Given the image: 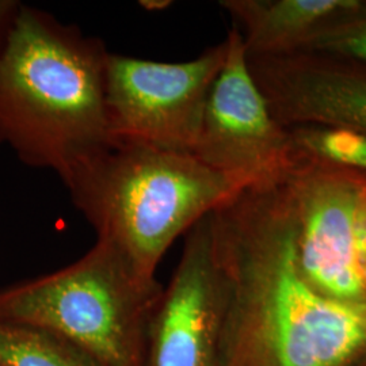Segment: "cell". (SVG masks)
Masks as SVG:
<instances>
[{
    "label": "cell",
    "instance_id": "7c38bea8",
    "mask_svg": "<svg viewBox=\"0 0 366 366\" xmlns=\"http://www.w3.org/2000/svg\"><path fill=\"white\" fill-rule=\"evenodd\" d=\"M290 131L308 154L366 174L365 136L327 128H295Z\"/></svg>",
    "mask_w": 366,
    "mask_h": 366
},
{
    "label": "cell",
    "instance_id": "4fadbf2b",
    "mask_svg": "<svg viewBox=\"0 0 366 366\" xmlns=\"http://www.w3.org/2000/svg\"><path fill=\"white\" fill-rule=\"evenodd\" d=\"M302 52L330 54L366 66V14L328 29Z\"/></svg>",
    "mask_w": 366,
    "mask_h": 366
},
{
    "label": "cell",
    "instance_id": "52a82bcc",
    "mask_svg": "<svg viewBox=\"0 0 366 366\" xmlns=\"http://www.w3.org/2000/svg\"><path fill=\"white\" fill-rule=\"evenodd\" d=\"M362 181L364 172L311 154L285 179L301 273L332 300L366 302L357 249Z\"/></svg>",
    "mask_w": 366,
    "mask_h": 366
},
{
    "label": "cell",
    "instance_id": "277c9868",
    "mask_svg": "<svg viewBox=\"0 0 366 366\" xmlns=\"http://www.w3.org/2000/svg\"><path fill=\"white\" fill-rule=\"evenodd\" d=\"M163 287L137 274L105 240L78 261L0 289V322L39 328L94 366H145L148 330Z\"/></svg>",
    "mask_w": 366,
    "mask_h": 366
},
{
    "label": "cell",
    "instance_id": "6da1fadb",
    "mask_svg": "<svg viewBox=\"0 0 366 366\" xmlns=\"http://www.w3.org/2000/svg\"><path fill=\"white\" fill-rule=\"evenodd\" d=\"M225 290L220 366H355L366 302L319 293L301 273L285 181L249 187L209 214Z\"/></svg>",
    "mask_w": 366,
    "mask_h": 366
},
{
    "label": "cell",
    "instance_id": "2e32d148",
    "mask_svg": "<svg viewBox=\"0 0 366 366\" xmlns=\"http://www.w3.org/2000/svg\"><path fill=\"white\" fill-rule=\"evenodd\" d=\"M355 366H366V360L365 361H362V362H360V364H357Z\"/></svg>",
    "mask_w": 366,
    "mask_h": 366
},
{
    "label": "cell",
    "instance_id": "5b68a950",
    "mask_svg": "<svg viewBox=\"0 0 366 366\" xmlns=\"http://www.w3.org/2000/svg\"><path fill=\"white\" fill-rule=\"evenodd\" d=\"M225 39L193 60L154 61L110 53L105 101L114 144L190 154L210 87L222 69Z\"/></svg>",
    "mask_w": 366,
    "mask_h": 366
},
{
    "label": "cell",
    "instance_id": "8992f818",
    "mask_svg": "<svg viewBox=\"0 0 366 366\" xmlns=\"http://www.w3.org/2000/svg\"><path fill=\"white\" fill-rule=\"evenodd\" d=\"M225 42V60L210 87L192 155L249 187L282 182L310 154L273 116L237 27Z\"/></svg>",
    "mask_w": 366,
    "mask_h": 366
},
{
    "label": "cell",
    "instance_id": "5bb4252c",
    "mask_svg": "<svg viewBox=\"0 0 366 366\" xmlns=\"http://www.w3.org/2000/svg\"><path fill=\"white\" fill-rule=\"evenodd\" d=\"M357 249H358V262L366 289V174L364 172V181L361 184L360 202H358V216H357Z\"/></svg>",
    "mask_w": 366,
    "mask_h": 366
},
{
    "label": "cell",
    "instance_id": "8fae6325",
    "mask_svg": "<svg viewBox=\"0 0 366 366\" xmlns=\"http://www.w3.org/2000/svg\"><path fill=\"white\" fill-rule=\"evenodd\" d=\"M0 366H94L64 340L39 328L0 322Z\"/></svg>",
    "mask_w": 366,
    "mask_h": 366
},
{
    "label": "cell",
    "instance_id": "3957f363",
    "mask_svg": "<svg viewBox=\"0 0 366 366\" xmlns=\"http://www.w3.org/2000/svg\"><path fill=\"white\" fill-rule=\"evenodd\" d=\"M249 186L190 154L117 144L68 187L74 204L132 269L157 280L181 235Z\"/></svg>",
    "mask_w": 366,
    "mask_h": 366
},
{
    "label": "cell",
    "instance_id": "ba28073f",
    "mask_svg": "<svg viewBox=\"0 0 366 366\" xmlns=\"http://www.w3.org/2000/svg\"><path fill=\"white\" fill-rule=\"evenodd\" d=\"M209 214L186 234L181 261L157 301L145 366H220L225 290Z\"/></svg>",
    "mask_w": 366,
    "mask_h": 366
},
{
    "label": "cell",
    "instance_id": "9c48e42d",
    "mask_svg": "<svg viewBox=\"0 0 366 366\" xmlns=\"http://www.w3.org/2000/svg\"><path fill=\"white\" fill-rule=\"evenodd\" d=\"M249 69L285 128H327L366 137V66L316 52L249 56Z\"/></svg>",
    "mask_w": 366,
    "mask_h": 366
},
{
    "label": "cell",
    "instance_id": "9a60e30c",
    "mask_svg": "<svg viewBox=\"0 0 366 366\" xmlns=\"http://www.w3.org/2000/svg\"><path fill=\"white\" fill-rule=\"evenodd\" d=\"M21 7V3L14 0H0V48L7 37L14 19Z\"/></svg>",
    "mask_w": 366,
    "mask_h": 366
},
{
    "label": "cell",
    "instance_id": "7a4b0ae2",
    "mask_svg": "<svg viewBox=\"0 0 366 366\" xmlns=\"http://www.w3.org/2000/svg\"><path fill=\"white\" fill-rule=\"evenodd\" d=\"M107 54L101 39L22 4L0 48V144L56 172L66 189L116 147Z\"/></svg>",
    "mask_w": 366,
    "mask_h": 366
},
{
    "label": "cell",
    "instance_id": "30bf717a",
    "mask_svg": "<svg viewBox=\"0 0 366 366\" xmlns=\"http://www.w3.org/2000/svg\"><path fill=\"white\" fill-rule=\"evenodd\" d=\"M246 52L255 57L302 52L317 36L366 14V0H222Z\"/></svg>",
    "mask_w": 366,
    "mask_h": 366
}]
</instances>
